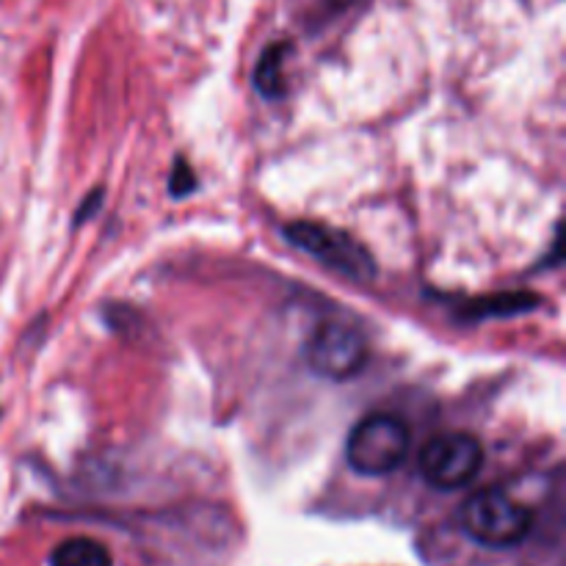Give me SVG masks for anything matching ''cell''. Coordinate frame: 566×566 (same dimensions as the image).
<instances>
[{"label": "cell", "mask_w": 566, "mask_h": 566, "mask_svg": "<svg viewBox=\"0 0 566 566\" xmlns=\"http://www.w3.org/2000/svg\"><path fill=\"white\" fill-rule=\"evenodd\" d=\"M412 448V431L398 415L374 412L359 420L346 440V462L354 473L390 475L407 462Z\"/></svg>", "instance_id": "1"}, {"label": "cell", "mask_w": 566, "mask_h": 566, "mask_svg": "<svg viewBox=\"0 0 566 566\" xmlns=\"http://www.w3.org/2000/svg\"><path fill=\"white\" fill-rule=\"evenodd\" d=\"M459 520L470 539L484 547H495V551L523 545L534 528L531 509L501 490L475 492L464 501Z\"/></svg>", "instance_id": "2"}, {"label": "cell", "mask_w": 566, "mask_h": 566, "mask_svg": "<svg viewBox=\"0 0 566 566\" xmlns=\"http://www.w3.org/2000/svg\"><path fill=\"white\" fill-rule=\"evenodd\" d=\"M285 238L296 249L307 252L326 269L348 276L354 282L374 280L376 265L368 249L359 247L348 232L335 230L329 224H315V221H293L285 227Z\"/></svg>", "instance_id": "3"}, {"label": "cell", "mask_w": 566, "mask_h": 566, "mask_svg": "<svg viewBox=\"0 0 566 566\" xmlns=\"http://www.w3.org/2000/svg\"><path fill=\"white\" fill-rule=\"evenodd\" d=\"M484 468V448L468 431L431 437L420 451V475L434 490L453 492L468 486Z\"/></svg>", "instance_id": "4"}, {"label": "cell", "mask_w": 566, "mask_h": 566, "mask_svg": "<svg viewBox=\"0 0 566 566\" xmlns=\"http://www.w3.org/2000/svg\"><path fill=\"white\" fill-rule=\"evenodd\" d=\"M368 363V343L363 332L343 321H326L307 343V365L313 374L332 381L354 379Z\"/></svg>", "instance_id": "5"}, {"label": "cell", "mask_w": 566, "mask_h": 566, "mask_svg": "<svg viewBox=\"0 0 566 566\" xmlns=\"http://www.w3.org/2000/svg\"><path fill=\"white\" fill-rule=\"evenodd\" d=\"M50 566H114L108 547L88 536L64 539L50 553Z\"/></svg>", "instance_id": "6"}, {"label": "cell", "mask_w": 566, "mask_h": 566, "mask_svg": "<svg viewBox=\"0 0 566 566\" xmlns=\"http://www.w3.org/2000/svg\"><path fill=\"white\" fill-rule=\"evenodd\" d=\"M291 53V44H271L258 61V70H254V86L265 94V97H280L285 92V59Z\"/></svg>", "instance_id": "7"}, {"label": "cell", "mask_w": 566, "mask_h": 566, "mask_svg": "<svg viewBox=\"0 0 566 566\" xmlns=\"http://www.w3.org/2000/svg\"><path fill=\"white\" fill-rule=\"evenodd\" d=\"M188 175H193V171H188L186 166L177 164V177L171 180V191H175L177 197H180V193H186V191H191V188H193V177H188Z\"/></svg>", "instance_id": "8"}, {"label": "cell", "mask_w": 566, "mask_h": 566, "mask_svg": "<svg viewBox=\"0 0 566 566\" xmlns=\"http://www.w3.org/2000/svg\"><path fill=\"white\" fill-rule=\"evenodd\" d=\"M368 3V0H326V6L335 11H346V9H354V6H363Z\"/></svg>", "instance_id": "9"}]
</instances>
